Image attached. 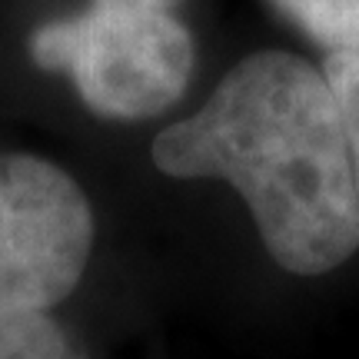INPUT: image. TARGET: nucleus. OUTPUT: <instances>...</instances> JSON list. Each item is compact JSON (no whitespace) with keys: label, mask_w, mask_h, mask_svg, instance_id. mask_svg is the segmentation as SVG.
I'll return each instance as SVG.
<instances>
[{"label":"nucleus","mask_w":359,"mask_h":359,"mask_svg":"<svg viewBox=\"0 0 359 359\" xmlns=\"http://www.w3.org/2000/svg\"><path fill=\"white\" fill-rule=\"evenodd\" d=\"M154 163L236 187L286 273L320 276L359 250V190L333 87L293 53L240 60L196 114L156 137Z\"/></svg>","instance_id":"1"},{"label":"nucleus","mask_w":359,"mask_h":359,"mask_svg":"<svg viewBox=\"0 0 359 359\" xmlns=\"http://www.w3.org/2000/svg\"><path fill=\"white\" fill-rule=\"evenodd\" d=\"M273 7L326 50L359 47V0H273Z\"/></svg>","instance_id":"5"},{"label":"nucleus","mask_w":359,"mask_h":359,"mask_svg":"<svg viewBox=\"0 0 359 359\" xmlns=\"http://www.w3.org/2000/svg\"><path fill=\"white\" fill-rule=\"evenodd\" d=\"M90 246L93 213L77 183L40 156L0 154V306H57Z\"/></svg>","instance_id":"3"},{"label":"nucleus","mask_w":359,"mask_h":359,"mask_svg":"<svg viewBox=\"0 0 359 359\" xmlns=\"http://www.w3.org/2000/svg\"><path fill=\"white\" fill-rule=\"evenodd\" d=\"M323 77L330 80L339 116H343L349 160H353V177H356V190H359V47L330 50L326 64H323Z\"/></svg>","instance_id":"6"},{"label":"nucleus","mask_w":359,"mask_h":359,"mask_svg":"<svg viewBox=\"0 0 359 359\" xmlns=\"http://www.w3.org/2000/svg\"><path fill=\"white\" fill-rule=\"evenodd\" d=\"M177 0H93L30 37L43 70H67L93 114L143 120L177 100L193 70V40L173 17Z\"/></svg>","instance_id":"2"},{"label":"nucleus","mask_w":359,"mask_h":359,"mask_svg":"<svg viewBox=\"0 0 359 359\" xmlns=\"http://www.w3.org/2000/svg\"><path fill=\"white\" fill-rule=\"evenodd\" d=\"M0 359H83L47 309L0 306Z\"/></svg>","instance_id":"4"}]
</instances>
